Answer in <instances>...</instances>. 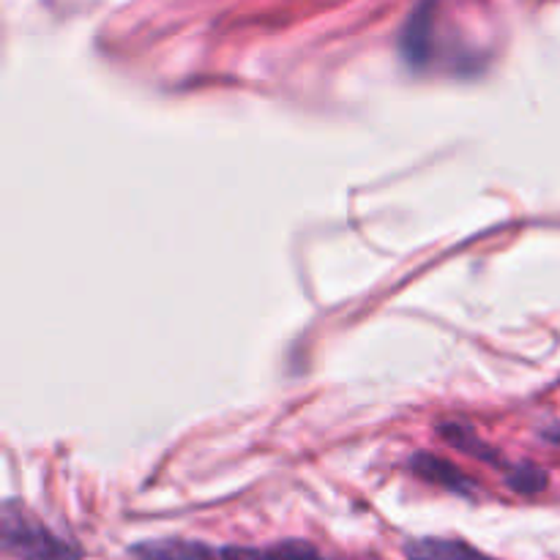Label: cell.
<instances>
[{
	"instance_id": "6da1fadb",
	"label": "cell",
	"mask_w": 560,
	"mask_h": 560,
	"mask_svg": "<svg viewBox=\"0 0 560 560\" xmlns=\"http://www.w3.org/2000/svg\"><path fill=\"white\" fill-rule=\"evenodd\" d=\"M3 550L22 560H80V547L55 536L20 503L3 506Z\"/></svg>"
},
{
	"instance_id": "7a4b0ae2",
	"label": "cell",
	"mask_w": 560,
	"mask_h": 560,
	"mask_svg": "<svg viewBox=\"0 0 560 560\" xmlns=\"http://www.w3.org/2000/svg\"><path fill=\"white\" fill-rule=\"evenodd\" d=\"M405 558L408 560H495L485 556L481 550L470 547L468 541L441 539V536H421L405 545Z\"/></svg>"
},
{
	"instance_id": "3957f363",
	"label": "cell",
	"mask_w": 560,
	"mask_h": 560,
	"mask_svg": "<svg viewBox=\"0 0 560 560\" xmlns=\"http://www.w3.org/2000/svg\"><path fill=\"white\" fill-rule=\"evenodd\" d=\"M129 552L135 560H217L206 545L186 539H148Z\"/></svg>"
},
{
	"instance_id": "277c9868",
	"label": "cell",
	"mask_w": 560,
	"mask_h": 560,
	"mask_svg": "<svg viewBox=\"0 0 560 560\" xmlns=\"http://www.w3.org/2000/svg\"><path fill=\"white\" fill-rule=\"evenodd\" d=\"M413 470L421 479L432 481V485L438 487H446V490L463 492V495H470V492H474V481H470L457 465L448 463V459L432 457V454H416Z\"/></svg>"
},
{
	"instance_id": "5b68a950",
	"label": "cell",
	"mask_w": 560,
	"mask_h": 560,
	"mask_svg": "<svg viewBox=\"0 0 560 560\" xmlns=\"http://www.w3.org/2000/svg\"><path fill=\"white\" fill-rule=\"evenodd\" d=\"M432 16H435V3L421 0L419 9L413 11V20L408 22L402 36V52L408 55L410 63H424L432 44Z\"/></svg>"
},
{
	"instance_id": "8992f818",
	"label": "cell",
	"mask_w": 560,
	"mask_h": 560,
	"mask_svg": "<svg viewBox=\"0 0 560 560\" xmlns=\"http://www.w3.org/2000/svg\"><path fill=\"white\" fill-rule=\"evenodd\" d=\"M219 560H326L315 547L304 541H284L271 550H255V547H224Z\"/></svg>"
},
{
	"instance_id": "52a82bcc",
	"label": "cell",
	"mask_w": 560,
	"mask_h": 560,
	"mask_svg": "<svg viewBox=\"0 0 560 560\" xmlns=\"http://www.w3.org/2000/svg\"><path fill=\"white\" fill-rule=\"evenodd\" d=\"M441 435L446 438V441L452 443L454 448H459V452L470 454V457L485 459V463L498 465V457H495L498 452H495V448H490L485 441H479V438H476V432H470L468 427H463V424H443L441 427Z\"/></svg>"
},
{
	"instance_id": "ba28073f",
	"label": "cell",
	"mask_w": 560,
	"mask_h": 560,
	"mask_svg": "<svg viewBox=\"0 0 560 560\" xmlns=\"http://www.w3.org/2000/svg\"><path fill=\"white\" fill-rule=\"evenodd\" d=\"M509 485L517 492H525V495H536V492H541L547 487V474L534 468V465H523V468H517L509 476Z\"/></svg>"
}]
</instances>
